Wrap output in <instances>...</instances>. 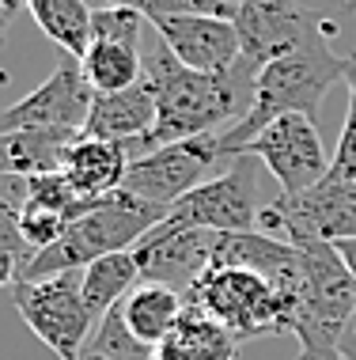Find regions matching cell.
I'll list each match as a JSON object with an SVG mask.
<instances>
[{
    "label": "cell",
    "mask_w": 356,
    "mask_h": 360,
    "mask_svg": "<svg viewBox=\"0 0 356 360\" xmlns=\"http://www.w3.org/2000/svg\"><path fill=\"white\" fill-rule=\"evenodd\" d=\"M258 69L239 57L228 72H197L186 69L163 42L144 53V84L156 95V129L133 144V155L156 152L163 144L224 133L246 118L254 99Z\"/></svg>",
    "instance_id": "1"
},
{
    "label": "cell",
    "mask_w": 356,
    "mask_h": 360,
    "mask_svg": "<svg viewBox=\"0 0 356 360\" xmlns=\"http://www.w3.org/2000/svg\"><path fill=\"white\" fill-rule=\"evenodd\" d=\"M338 34V23L319 27L303 46L292 53L269 61L254 80V99L243 122L220 133V152L224 160H235V152L250 144L269 122L284 118V114H303V118H319V106L334 84H349L356 76V53H338L330 38Z\"/></svg>",
    "instance_id": "2"
},
{
    "label": "cell",
    "mask_w": 356,
    "mask_h": 360,
    "mask_svg": "<svg viewBox=\"0 0 356 360\" xmlns=\"http://www.w3.org/2000/svg\"><path fill=\"white\" fill-rule=\"evenodd\" d=\"M163 217H167L163 205H148V201L133 198L129 190H114L107 198L91 201V209L84 212V217H76L69 224V231H65L53 247L38 250V255L23 266L19 281L84 274L95 258L118 255V250H133L152 228H159Z\"/></svg>",
    "instance_id": "3"
},
{
    "label": "cell",
    "mask_w": 356,
    "mask_h": 360,
    "mask_svg": "<svg viewBox=\"0 0 356 360\" xmlns=\"http://www.w3.org/2000/svg\"><path fill=\"white\" fill-rule=\"evenodd\" d=\"M182 296L190 307H201L209 319L232 330L239 342L265 334L296 338V304L246 266H209Z\"/></svg>",
    "instance_id": "4"
},
{
    "label": "cell",
    "mask_w": 356,
    "mask_h": 360,
    "mask_svg": "<svg viewBox=\"0 0 356 360\" xmlns=\"http://www.w3.org/2000/svg\"><path fill=\"white\" fill-rule=\"evenodd\" d=\"M300 250L303 285L296 311V342L300 345H338L356 319V281L334 243H292Z\"/></svg>",
    "instance_id": "5"
},
{
    "label": "cell",
    "mask_w": 356,
    "mask_h": 360,
    "mask_svg": "<svg viewBox=\"0 0 356 360\" xmlns=\"http://www.w3.org/2000/svg\"><path fill=\"white\" fill-rule=\"evenodd\" d=\"M12 304L19 311V319L34 330L38 342L57 353V360H80L95 319H91L88 304H84L80 277L76 274L15 281Z\"/></svg>",
    "instance_id": "6"
},
{
    "label": "cell",
    "mask_w": 356,
    "mask_h": 360,
    "mask_svg": "<svg viewBox=\"0 0 356 360\" xmlns=\"http://www.w3.org/2000/svg\"><path fill=\"white\" fill-rule=\"evenodd\" d=\"M262 231H284L288 243H341L356 239V182L326 174L303 193H281L262 205Z\"/></svg>",
    "instance_id": "7"
},
{
    "label": "cell",
    "mask_w": 356,
    "mask_h": 360,
    "mask_svg": "<svg viewBox=\"0 0 356 360\" xmlns=\"http://www.w3.org/2000/svg\"><path fill=\"white\" fill-rule=\"evenodd\" d=\"M262 205H258V167L250 155H235L232 167L216 179L201 182L182 201L167 209L163 224L167 228H201L216 236H235V231H254Z\"/></svg>",
    "instance_id": "8"
},
{
    "label": "cell",
    "mask_w": 356,
    "mask_h": 360,
    "mask_svg": "<svg viewBox=\"0 0 356 360\" xmlns=\"http://www.w3.org/2000/svg\"><path fill=\"white\" fill-rule=\"evenodd\" d=\"M224 163L220 152V133H205V137H190L163 144L156 152H144L133 160L125 186L133 198L148 201V205L171 209L175 201H182L190 190H197L201 182H209V171Z\"/></svg>",
    "instance_id": "9"
},
{
    "label": "cell",
    "mask_w": 356,
    "mask_h": 360,
    "mask_svg": "<svg viewBox=\"0 0 356 360\" xmlns=\"http://www.w3.org/2000/svg\"><path fill=\"white\" fill-rule=\"evenodd\" d=\"M235 155H250V160L265 163V171L281 182V193H303L330 174L319 125H315V118H303V114H284V118L269 122Z\"/></svg>",
    "instance_id": "10"
},
{
    "label": "cell",
    "mask_w": 356,
    "mask_h": 360,
    "mask_svg": "<svg viewBox=\"0 0 356 360\" xmlns=\"http://www.w3.org/2000/svg\"><path fill=\"white\" fill-rule=\"evenodd\" d=\"M95 103V87L88 84L80 61L65 53V61L8 110H0V137L23 129H72L84 133Z\"/></svg>",
    "instance_id": "11"
},
{
    "label": "cell",
    "mask_w": 356,
    "mask_h": 360,
    "mask_svg": "<svg viewBox=\"0 0 356 360\" xmlns=\"http://www.w3.org/2000/svg\"><path fill=\"white\" fill-rule=\"evenodd\" d=\"M232 23L239 31L243 61H250L262 72L269 61L303 46L319 27L330 23V15L300 4V0H235Z\"/></svg>",
    "instance_id": "12"
},
{
    "label": "cell",
    "mask_w": 356,
    "mask_h": 360,
    "mask_svg": "<svg viewBox=\"0 0 356 360\" xmlns=\"http://www.w3.org/2000/svg\"><path fill=\"white\" fill-rule=\"evenodd\" d=\"M148 23L133 8H103L91 23V46L80 57V69L95 87V95L125 91L144 80V53H140V27Z\"/></svg>",
    "instance_id": "13"
},
{
    "label": "cell",
    "mask_w": 356,
    "mask_h": 360,
    "mask_svg": "<svg viewBox=\"0 0 356 360\" xmlns=\"http://www.w3.org/2000/svg\"><path fill=\"white\" fill-rule=\"evenodd\" d=\"M213 250H216V231L167 228V224H159V228H152L133 247V258H137L144 281H156V285L186 292L213 266Z\"/></svg>",
    "instance_id": "14"
},
{
    "label": "cell",
    "mask_w": 356,
    "mask_h": 360,
    "mask_svg": "<svg viewBox=\"0 0 356 360\" xmlns=\"http://www.w3.org/2000/svg\"><path fill=\"white\" fill-rule=\"evenodd\" d=\"M156 34L186 69L197 72H228L239 65L243 46L232 19L220 15H171L156 19Z\"/></svg>",
    "instance_id": "15"
},
{
    "label": "cell",
    "mask_w": 356,
    "mask_h": 360,
    "mask_svg": "<svg viewBox=\"0 0 356 360\" xmlns=\"http://www.w3.org/2000/svg\"><path fill=\"white\" fill-rule=\"evenodd\" d=\"M133 144L125 141H95V137H80L65 152V179L72 182V190L84 201H99L107 193L125 186V174L133 167Z\"/></svg>",
    "instance_id": "16"
},
{
    "label": "cell",
    "mask_w": 356,
    "mask_h": 360,
    "mask_svg": "<svg viewBox=\"0 0 356 360\" xmlns=\"http://www.w3.org/2000/svg\"><path fill=\"white\" fill-rule=\"evenodd\" d=\"M156 129V95L148 84H133L125 91H107L95 95L88 125H84V137L95 141H125L137 144Z\"/></svg>",
    "instance_id": "17"
},
{
    "label": "cell",
    "mask_w": 356,
    "mask_h": 360,
    "mask_svg": "<svg viewBox=\"0 0 356 360\" xmlns=\"http://www.w3.org/2000/svg\"><path fill=\"white\" fill-rule=\"evenodd\" d=\"M239 345L243 342L232 330H224L201 307L186 304L178 326L156 345V360H235Z\"/></svg>",
    "instance_id": "18"
},
{
    "label": "cell",
    "mask_w": 356,
    "mask_h": 360,
    "mask_svg": "<svg viewBox=\"0 0 356 360\" xmlns=\"http://www.w3.org/2000/svg\"><path fill=\"white\" fill-rule=\"evenodd\" d=\"M84 133L72 129H23L0 137V174H19V179H34V174H53L65 167V152L80 141Z\"/></svg>",
    "instance_id": "19"
},
{
    "label": "cell",
    "mask_w": 356,
    "mask_h": 360,
    "mask_svg": "<svg viewBox=\"0 0 356 360\" xmlns=\"http://www.w3.org/2000/svg\"><path fill=\"white\" fill-rule=\"evenodd\" d=\"M121 311H125V323H129L133 334H137L144 345L156 349L163 338L178 326L182 311H186V296L175 288H167V285H156V281H140V285L125 296Z\"/></svg>",
    "instance_id": "20"
},
{
    "label": "cell",
    "mask_w": 356,
    "mask_h": 360,
    "mask_svg": "<svg viewBox=\"0 0 356 360\" xmlns=\"http://www.w3.org/2000/svg\"><path fill=\"white\" fill-rule=\"evenodd\" d=\"M140 266L133 258V250H118V255H103L95 258L88 269L80 274V292H84V304H88L91 319L99 323L107 311H114L118 304H125L133 288L140 285Z\"/></svg>",
    "instance_id": "21"
},
{
    "label": "cell",
    "mask_w": 356,
    "mask_h": 360,
    "mask_svg": "<svg viewBox=\"0 0 356 360\" xmlns=\"http://www.w3.org/2000/svg\"><path fill=\"white\" fill-rule=\"evenodd\" d=\"M27 12L34 15V23L53 38L69 57L80 61L91 46V23L95 12L88 0H27Z\"/></svg>",
    "instance_id": "22"
},
{
    "label": "cell",
    "mask_w": 356,
    "mask_h": 360,
    "mask_svg": "<svg viewBox=\"0 0 356 360\" xmlns=\"http://www.w3.org/2000/svg\"><path fill=\"white\" fill-rule=\"evenodd\" d=\"M80 360H156V349L144 345L140 338L133 334L129 323H125V311L118 304L95 323Z\"/></svg>",
    "instance_id": "23"
},
{
    "label": "cell",
    "mask_w": 356,
    "mask_h": 360,
    "mask_svg": "<svg viewBox=\"0 0 356 360\" xmlns=\"http://www.w3.org/2000/svg\"><path fill=\"white\" fill-rule=\"evenodd\" d=\"M69 217L57 209H46L38 205V201H23V209H19V236H23V247L31 250V258L38 255V250L53 247L57 239L69 231Z\"/></svg>",
    "instance_id": "24"
},
{
    "label": "cell",
    "mask_w": 356,
    "mask_h": 360,
    "mask_svg": "<svg viewBox=\"0 0 356 360\" xmlns=\"http://www.w3.org/2000/svg\"><path fill=\"white\" fill-rule=\"evenodd\" d=\"M27 201H38V205H46V209H57V212H65L69 220L84 217V212L91 209V201H84L80 193L72 190V182L65 179V171L27 179Z\"/></svg>",
    "instance_id": "25"
},
{
    "label": "cell",
    "mask_w": 356,
    "mask_h": 360,
    "mask_svg": "<svg viewBox=\"0 0 356 360\" xmlns=\"http://www.w3.org/2000/svg\"><path fill=\"white\" fill-rule=\"evenodd\" d=\"M27 201V179L19 174H0V247L19 255L23 262H31V250L23 247L19 236V209Z\"/></svg>",
    "instance_id": "26"
},
{
    "label": "cell",
    "mask_w": 356,
    "mask_h": 360,
    "mask_svg": "<svg viewBox=\"0 0 356 360\" xmlns=\"http://www.w3.org/2000/svg\"><path fill=\"white\" fill-rule=\"evenodd\" d=\"M118 8H133L148 23L171 15H220L235 19V0H118Z\"/></svg>",
    "instance_id": "27"
},
{
    "label": "cell",
    "mask_w": 356,
    "mask_h": 360,
    "mask_svg": "<svg viewBox=\"0 0 356 360\" xmlns=\"http://www.w3.org/2000/svg\"><path fill=\"white\" fill-rule=\"evenodd\" d=\"M330 174L334 179H345V182H356V99H349V114H345L338 148H334Z\"/></svg>",
    "instance_id": "28"
},
{
    "label": "cell",
    "mask_w": 356,
    "mask_h": 360,
    "mask_svg": "<svg viewBox=\"0 0 356 360\" xmlns=\"http://www.w3.org/2000/svg\"><path fill=\"white\" fill-rule=\"evenodd\" d=\"M23 266H27V262L19 258V255H12V250H4V247H0V288L15 285L19 274H23Z\"/></svg>",
    "instance_id": "29"
},
{
    "label": "cell",
    "mask_w": 356,
    "mask_h": 360,
    "mask_svg": "<svg viewBox=\"0 0 356 360\" xmlns=\"http://www.w3.org/2000/svg\"><path fill=\"white\" fill-rule=\"evenodd\" d=\"M296 360H349L338 345H300Z\"/></svg>",
    "instance_id": "30"
},
{
    "label": "cell",
    "mask_w": 356,
    "mask_h": 360,
    "mask_svg": "<svg viewBox=\"0 0 356 360\" xmlns=\"http://www.w3.org/2000/svg\"><path fill=\"white\" fill-rule=\"evenodd\" d=\"M0 8H4L8 15H15V12H23V8H27V0H0Z\"/></svg>",
    "instance_id": "31"
},
{
    "label": "cell",
    "mask_w": 356,
    "mask_h": 360,
    "mask_svg": "<svg viewBox=\"0 0 356 360\" xmlns=\"http://www.w3.org/2000/svg\"><path fill=\"white\" fill-rule=\"evenodd\" d=\"M91 12H103V8H118V0H88Z\"/></svg>",
    "instance_id": "32"
},
{
    "label": "cell",
    "mask_w": 356,
    "mask_h": 360,
    "mask_svg": "<svg viewBox=\"0 0 356 360\" xmlns=\"http://www.w3.org/2000/svg\"><path fill=\"white\" fill-rule=\"evenodd\" d=\"M8 19H12V15H8L4 8H0V46H4V31H8Z\"/></svg>",
    "instance_id": "33"
},
{
    "label": "cell",
    "mask_w": 356,
    "mask_h": 360,
    "mask_svg": "<svg viewBox=\"0 0 356 360\" xmlns=\"http://www.w3.org/2000/svg\"><path fill=\"white\" fill-rule=\"evenodd\" d=\"M349 99H356V76L349 80Z\"/></svg>",
    "instance_id": "34"
},
{
    "label": "cell",
    "mask_w": 356,
    "mask_h": 360,
    "mask_svg": "<svg viewBox=\"0 0 356 360\" xmlns=\"http://www.w3.org/2000/svg\"><path fill=\"white\" fill-rule=\"evenodd\" d=\"M349 12H356V0H349Z\"/></svg>",
    "instance_id": "35"
}]
</instances>
